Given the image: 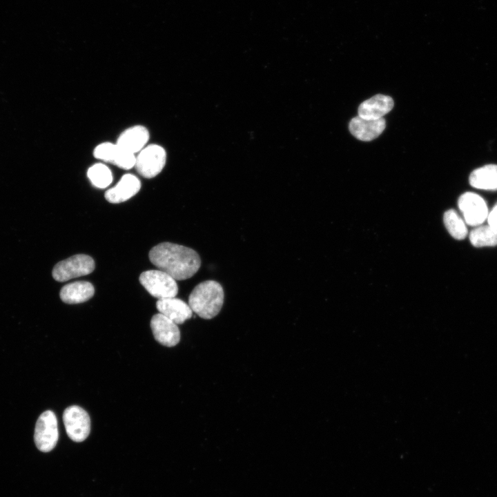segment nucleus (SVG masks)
Instances as JSON below:
<instances>
[{
  "instance_id": "f257e3e1",
  "label": "nucleus",
  "mask_w": 497,
  "mask_h": 497,
  "mask_svg": "<svg viewBox=\"0 0 497 497\" xmlns=\"http://www.w3.org/2000/svg\"><path fill=\"white\" fill-rule=\"evenodd\" d=\"M148 256L155 266L175 280L191 277L201 266L200 257L195 250L171 242H162L153 247Z\"/></svg>"
},
{
  "instance_id": "f03ea898",
  "label": "nucleus",
  "mask_w": 497,
  "mask_h": 497,
  "mask_svg": "<svg viewBox=\"0 0 497 497\" xmlns=\"http://www.w3.org/2000/svg\"><path fill=\"white\" fill-rule=\"evenodd\" d=\"M224 292L222 286L215 280H206L198 284L188 297V305L200 318L210 320L221 311Z\"/></svg>"
},
{
  "instance_id": "7ed1b4c3",
  "label": "nucleus",
  "mask_w": 497,
  "mask_h": 497,
  "mask_svg": "<svg viewBox=\"0 0 497 497\" xmlns=\"http://www.w3.org/2000/svg\"><path fill=\"white\" fill-rule=\"evenodd\" d=\"M139 282L146 290L159 300L175 298L178 292L176 280L161 270H149L139 276Z\"/></svg>"
},
{
  "instance_id": "20e7f679",
  "label": "nucleus",
  "mask_w": 497,
  "mask_h": 497,
  "mask_svg": "<svg viewBox=\"0 0 497 497\" xmlns=\"http://www.w3.org/2000/svg\"><path fill=\"white\" fill-rule=\"evenodd\" d=\"M166 162L164 148L152 144L146 146L136 156L135 168L145 178H153L161 173Z\"/></svg>"
},
{
  "instance_id": "39448f33",
  "label": "nucleus",
  "mask_w": 497,
  "mask_h": 497,
  "mask_svg": "<svg viewBox=\"0 0 497 497\" xmlns=\"http://www.w3.org/2000/svg\"><path fill=\"white\" fill-rule=\"evenodd\" d=\"M95 269L93 259L87 255L78 254L58 262L53 268L52 275L58 282L86 275Z\"/></svg>"
},
{
  "instance_id": "423d86ee",
  "label": "nucleus",
  "mask_w": 497,
  "mask_h": 497,
  "mask_svg": "<svg viewBox=\"0 0 497 497\" xmlns=\"http://www.w3.org/2000/svg\"><path fill=\"white\" fill-rule=\"evenodd\" d=\"M59 438L57 420L50 410L43 412L38 418L35 429L34 439L39 450L48 452L55 447Z\"/></svg>"
},
{
  "instance_id": "0eeeda50",
  "label": "nucleus",
  "mask_w": 497,
  "mask_h": 497,
  "mask_svg": "<svg viewBox=\"0 0 497 497\" xmlns=\"http://www.w3.org/2000/svg\"><path fill=\"white\" fill-rule=\"evenodd\" d=\"M63 421L68 437L75 442H82L89 435L90 420L88 413L77 405L67 407Z\"/></svg>"
},
{
  "instance_id": "6e6552de",
  "label": "nucleus",
  "mask_w": 497,
  "mask_h": 497,
  "mask_svg": "<svg viewBox=\"0 0 497 497\" xmlns=\"http://www.w3.org/2000/svg\"><path fill=\"white\" fill-rule=\"evenodd\" d=\"M458 205L468 225L480 226L487 218L488 209L485 200L474 193L462 194L458 199Z\"/></svg>"
},
{
  "instance_id": "1a4fd4ad",
  "label": "nucleus",
  "mask_w": 497,
  "mask_h": 497,
  "mask_svg": "<svg viewBox=\"0 0 497 497\" xmlns=\"http://www.w3.org/2000/svg\"><path fill=\"white\" fill-rule=\"evenodd\" d=\"M95 158L113 164L120 168L128 170L135 166L136 156L121 148L117 144L104 142L93 151Z\"/></svg>"
},
{
  "instance_id": "9d476101",
  "label": "nucleus",
  "mask_w": 497,
  "mask_h": 497,
  "mask_svg": "<svg viewBox=\"0 0 497 497\" xmlns=\"http://www.w3.org/2000/svg\"><path fill=\"white\" fill-rule=\"evenodd\" d=\"M150 328L155 339L164 346L174 347L180 340L177 324L160 313L151 318Z\"/></svg>"
},
{
  "instance_id": "9b49d317",
  "label": "nucleus",
  "mask_w": 497,
  "mask_h": 497,
  "mask_svg": "<svg viewBox=\"0 0 497 497\" xmlns=\"http://www.w3.org/2000/svg\"><path fill=\"white\" fill-rule=\"evenodd\" d=\"M385 120L367 119L359 115L353 117L349 122V128L351 133L357 139L369 142L378 137L384 130Z\"/></svg>"
},
{
  "instance_id": "f8f14e48",
  "label": "nucleus",
  "mask_w": 497,
  "mask_h": 497,
  "mask_svg": "<svg viewBox=\"0 0 497 497\" xmlns=\"http://www.w3.org/2000/svg\"><path fill=\"white\" fill-rule=\"evenodd\" d=\"M140 188V180L135 175L128 173L124 175L115 186L107 190L104 197L110 203L119 204L136 195Z\"/></svg>"
},
{
  "instance_id": "ddd939ff",
  "label": "nucleus",
  "mask_w": 497,
  "mask_h": 497,
  "mask_svg": "<svg viewBox=\"0 0 497 497\" xmlns=\"http://www.w3.org/2000/svg\"><path fill=\"white\" fill-rule=\"evenodd\" d=\"M149 137V132L145 126L136 125L124 130L116 144L123 150L135 154L146 146Z\"/></svg>"
},
{
  "instance_id": "4468645a",
  "label": "nucleus",
  "mask_w": 497,
  "mask_h": 497,
  "mask_svg": "<svg viewBox=\"0 0 497 497\" xmlns=\"http://www.w3.org/2000/svg\"><path fill=\"white\" fill-rule=\"evenodd\" d=\"M156 307L160 313L177 324H183L193 315L188 304L175 297L158 300Z\"/></svg>"
},
{
  "instance_id": "2eb2a0df",
  "label": "nucleus",
  "mask_w": 497,
  "mask_h": 497,
  "mask_svg": "<svg viewBox=\"0 0 497 497\" xmlns=\"http://www.w3.org/2000/svg\"><path fill=\"white\" fill-rule=\"evenodd\" d=\"M393 107V101L391 97L376 95L359 106L358 115L367 119H378L382 118Z\"/></svg>"
},
{
  "instance_id": "dca6fc26",
  "label": "nucleus",
  "mask_w": 497,
  "mask_h": 497,
  "mask_svg": "<svg viewBox=\"0 0 497 497\" xmlns=\"http://www.w3.org/2000/svg\"><path fill=\"white\" fill-rule=\"evenodd\" d=\"M95 293L93 285L86 281L69 283L60 291L61 300L67 304H79L90 299Z\"/></svg>"
},
{
  "instance_id": "f3484780",
  "label": "nucleus",
  "mask_w": 497,
  "mask_h": 497,
  "mask_svg": "<svg viewBox=\"0 0 497 497\" xmlns=\"http://www.w3.org/2000/svg\"><path fill=\"white\" fill-rule=\"evenodd\" d=\"M469 183L476 188L497 190V165H485L474 170L470 174Z\"/></svg>"
},
{
  "instance_id": "a211bd4d",
  "label": "nucleus",
  "mask_w": 497,
  "mask_h": 497,
  "mask_svg": "<svg viewBox=\"0 0 497 497\" xmlns=\"http://www.w3.org/2000/svg\"><path fill=\"white\" fill-rule=\"evenodd\" d=\"M469 240L476 247L494 246L497 245V231L489 225H480L471 231Z\"/></svg>"
},
{
  "instance_id": "6ab92c4d",
  "label": "nucleus",
  "mask_w": 497,
  "mask_h": 497,
  "mask_svg": "<svg viewBox=\"0 0 497 497\" xmlns=\"http://www.w3.org/2000/svg\"><path fill=\"white\" fill-rule=\"evenodd\" d=\"M444 224L449 234L456 240H462L467 235V228L463 220L456 211H447L443 216Z\"/></svg>"
},
{
  "instance_id": "aec40b11",
  "label": "nucleus",
  "mask_w": 497,
  "mask_h": 497,
  "mask_svg": "<svg viewBox=\"0 0 497 497\" xmlns=\"http://www.w3.org/2000/svg\"><path fill=\"white\" fill-rule=\"evenodd\" d=\"M87 176L91 184L98 188H105L113 181L110 169L104 164L97 163L92 165L87 171Z\"/></svg>"
},
{
  "instance_id": "412c9836",
  "label": "nucleus",
  "mask_w": 497,
  "mask_h": 497,
  "mask_svg": "<svg viewBox=\"0 0 497 497\" xmlns=\"http://www.w3.org/2000/svg\"><path fill=\"white\" fill-rule=\"evenodd\" d=\"M488 225L497 231V204L493 208L487 216Z\"/></svg>"
}]
</instances>
